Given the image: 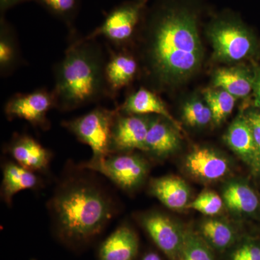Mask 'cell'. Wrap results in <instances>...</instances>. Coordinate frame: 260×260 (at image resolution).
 Listing matches in <instances>:
<instances>
[{"instance_id": "6da1fadb", "label": "cell", "mask_w": 260, "mask_h": 260, "mask_svg": "<svg viewBox=\"0 0 260 260\" xmlns=\"http://www.w3.org/2000/svg\"><path fill=\"white\" fill-rule=\"evenodd\" d=\"M145 60L158 85L184 79L199 68L203 47L198 13L188 0H160L150 12L145 37Z\"/></svg>"}, {"instance_id": "7a4b0ae2", "label": "cell", "mask_w": 260, "mask_h": 260, "mask_svg": "<svg viewBox=\"0 0 260 260\" xmlns=\"http://www.w3.org/2000/svg\"><path fill=\"white\" fill-rule=\"evenodd\" d=\"M49 208L58 237L70 246L93 240L114 215V205L107 193L84 179H72L61 184Z\"/></svg>"}, {"instance_id": "3957f363", "label": "cell", "mask_w": 260, "mask_h": 260, "mask_svg": "<svg viewBox=\"0 0 260 260\" xmlns=\"http://www.w3.org/2000/svg\"><path fill=\"white\" fill-rule=\"evenodd\" d=\"M95 39L83 37L72 42L56 64L52 90L56 109L69 112L108 97L104 77L107 59Z\"/></svg>"}, {"instance_id": "277c9868", "label": "cell", "mask_w": 260, "mask_h": 260, "mask_svg": "<svg viewBox=\"0 0 260 260\" xmlns=\"http://www.w3.org/2000/svg\"><path fill=\"white\" fill-rule=\"evenodd\" d=\"M217 59L238 61L251 55L255 42L251 32L237 18L222 15L212 22L208 30Z\"/></svg>"}, {"instance_id": "5b68a950", "label": "cell", "mask_w": 260, "mask_h": 260, "mask_svg": "<svg viewBox=\"0 0 260 260\" xmlns=\"http://www.w3.org/2000/svg\"><path fill=\"white\" fill-rule=\"evenodd\" d=\"M118 111L96 107L84 115L64 121L62 126L93 152L90 161H99L109 155L111 132Z\"/></svg>"}, {"instance_id": "8992f818", "label": "cell", "mask_w": 260, "mask_h": 260, "mask_svg": "<svg viewBox=\"0 0 260 260\" xmlns=\"http://www.w3.org/2000/svg\"><path fill=\"white\" fill-rule=\"evenodd\" d=\"M83 167L100 173L118 187L129 192L144 183L149 172L147 160L132 153L109 154L99 161L85 162Z\"/></svg>"}, {"instance_id": "52a82bcc", "label": "cell", "mask_w": 260, "mask_h": 260, "mask_svg": "<svg viewBox=\"0 0 260 260\" xmlns=\"http://www.w3.org/2000/svg\"><path fill=\"white\" fill-rule=\"evenodd\" d=\"M145 0L131 2L116 7L106 16L98 27L85 39H95L102 37L116 47H120L133 37L140 23L144 8Z\"/></svg>"}, {"instance_id": "ba28073f", "label": "cell", "mask_w": 260, "mask_h": 260, "mask_svg": "<svg viewBox=\"0 0 260 260\" xmlns=\"http://www.w3.org/2000/svg\"><path fill=\"white\" fill-rule=\"evenodd\" d=\"M53 108H56L53 92L39 89L12 97L5 105V113L9 119H24L32 126L46 130L50 126L47 114Z\"/></svg>"}, {"instance_id": "9c48e42d", "label": "cell", "mask_w": 260, "mask_h": 260, "mask_svg": "<svg viewBox=\"0 0 260 260\" xmlns=\"http://www.w3.org/2000/svg\"><path fill=\"white\" fill-rule=\"evenodd\" d=\"M151 119L148 115L125 114L118 111L111 132L109 154L131 153L134 150L145 152Z\"/></svg>"}, {"instance_id": "30bf717a", "label": "cell", "mask_w": 260, "mask_h": 260, "mask_svg": "<svg viewBox=\"0 0 260 260\" xmlns=\"http://www.w3.org/2000/svg\"><path fill=\"white\" fill-rule=\"evenodd\" d=\"M140 222L155 245L171 259H177L184 245L186 232L169 217L158 212L143 214Z\"/></svg>"}, {"instance_id": "8fae6325", "label": "cell", "mask_w": 260, "mask_h": 260, "mask_svg": "<svg viewBox=\"0 0 260 260\" xmlns=\"http://www.w3.org/2000/svg\"><path fill=\"white\" fill-rule=\"evenodd\" d=\"M184 166L192 177L204 181L220 180L231 170L226 157L208 148L194 149L186 155Z\"/></svg>"}, {"instance_id": "7c38bea8", "label": "cell", "mask_w": 260, "mask_h": 260, "mask_svg": "<svg viewBox=\"0 0 260 260\" xmlns=\"http://www.w3.org/2000/svg\"><path fill=\"white\" fill-rule=\"evenodd\" d=\"M104 69L108 97L113 99L121 89L129 85L138 70V61L124 51H110Z\"/></svg>"}, {"instance_id": "4fadbf2b", "label": "cell", "mask_w": 260, "mask_h": 260, "mask_svg": "<svg viewBox=\"0 0 260 260\" xmlns=\"http://www.w3.org/2000/svg\"><path fill=\"white\" fill-rule=\"evenodd\" d=\"M8 150L17 164L34 172L47 169L51 158L50 150L26 135H16Z\"/></svg>"}, {"instance_id": "5bb4252c", "label": "cell", "mask_w": 260, "mask_h": 260, "mask_svg": "<svg viewBox=\"0 0 260 260\" xmlns=\"http://www.w3.org/2000/svg\"><path fill=\"white\" fill-rule=\"evenodd\" d=\"M139 249V239L132 228L121 225L103 242L99 260H134Z\"/></svg>"}, {"instance_id": "9a60e30c", "label": "cell", "mask_w": 260, "mask_h": 260, "mask_svg": "<svg viewBox=\"0 0 260 260\" xmlns=\"http://www.w3.org/2000/svg\"><path fill=\"white\" fill-rule=\"evenodd\" d=\"M225 143L248 165L260 167V158L250 127L245 116H238L229 126L225 137Z\"/></svg>"}, {"instance_id": "2e32d148", "label": "cell", "mask_w": 260, "mask_h": 260, "mask_svg": "<svg viewBox=\"0 0 260 260\" xmlns=\"http://www.w3.org/2000/svg\"><path fill=\"white\" fill-rule=\"evenodd\" d=\"M166 120L162 116L152 118L147 134L145 152L157 158H165L174 153L180 145L177 128L173 127L172 123Z\"/></svg>"}, {"instance_id": "e0dca14e", "label": "cell", "mask_w": 260, "mask_h": 260, "mask_svg": "<svg viewBox=\"0 0 260 260\" xmlns=\"http://www.w3.org/2000/svg\"><path fill=\"white\" fill-rule=\"evenodd\" d=\"M151 194L169 209L180 210L190 203L191 191L186 181L175 176L154 179L150 184Z\"/></svg>"}, {"instance_id": "ac0fdd59", "label": "cell", "mask_w": 260, "mask_h": 260, "mask_svg": "<svg viewBox=\"0 0 260 260\" xmlns=\"http://www.w3.org/2000/svg\"><path fill=\"white\" fill-rule=\"evenodd\" d=\"M118 111L122 114L135 115H150L156 114L162 116L174 124L178 129H181L179 122L175 120L168 111L165 104L151 90L140 88L126 98L125 102L118 108Z\"/></svg>"}, {"instance_id": "d6986e66", "label": "cell", "mask_w": 260, "mask_h": 260, "mask_svg": "<svg viewBox=\"0 0 260 260\" xmlns=\"http://www.w3.org/2000/svg\"><path fill=\"white\" fill-rule=\"evenodd\" d=\"M39 178L32 171L17 162H8L3 169L2 197L5 203L10 205L17 193L34 189L39 185Z\"/></svg>"}, {"instance_id": "ffe728a7", "label": "cell", "mask_w": 260, "mask_h": 260, "mask_svg": "<svg viewBox=\"0 0 260 260\" xmlns=\"http://www.w3.org/2000/svg\"><path fill=\"white\" fill-rule=\"evenodd\" d=\"M213 85L236 99H243L247 97L254 89V77L243 68H221L214 75Z\"/></svg>"}, {"instance_id": "44dd1931", "label": "cell", "mask_w": 260, "mask_h": 260, "mask_svg": "<svg viewBox=\"0 0 260 260\" xmlns=\"http://www.w3.org/2000/svg\"><path fill=\"white\" fill-rule=\"evenodd\" d=\"M222 198L227 208L236 213H253L257 210L259 204L254 190L241 181L228 183L224 186Z\"/></svg>"}, {"instance_id": "7402d4cb", "label": "cell", "mask_w": 260, "mask_h": 260, "mask_svg": "<svg viewBox=\"0 0 260 260\" xmlns=\"http://www.w3.org/2000/svg\"><path fill=\"white\" fill-rule=\"evenodd\" d=\"M20 51L14 30L3 16L0 21V73L8 76L20 63Z\"/></svg>"}, {"instance_id": "603a6c76", "label": "cell", "mask_w": 260, "mask_h": 260, "mask_svg": "<svg viewBox=\"0 0 260 260\" xmlns=\"http://www.w3.org/2000/svg\"><path fill=\"white\" fill-rule=\"evenodd\" d=\"M200 237L213 249L224 251L236 240L234 229L230 224L219 219L209 218L200 225Z\"/></svg>"}, {"instance_id": "cb8c5ba5", "label": "cell", "mask_w": 260, "mask_h": 260, "mask_svg": "<svg viewBox=\"0 0 260 260\" xmlns=\"http://www.w3.org/2000/svg\"><path fill=\"white\" fill-rule=\"evenodd\" d=\"M206 104L212 114L215 124H221L232 114L235 106L236 98L220 88H208L203 92Z\"/></svg>"}, {"instance_id": "d4e9b609", "label": "cell", "mask_w": 260, "mask_h": 260, "mask_svg": "<svg viewBox=\"0 0 260 260\" xmlns=\"http://www.w3.org/2000/svg\"><path fill=\"white\" fill-rule=\"evenodd\" d=\"M210 248L200 236L186 232L184 245L176 260H215Z\"/></svg>"}, {"instance_id": "484cf974", "label": "cell", "mask_w": 260, "mask_h": 260, "mask_svg": "<svg viewBox=\"0 0 260 260\" xmlns=\"http://www.w3.org/2000/svg\"><path fill=\"white\" fill-rule=\"evenodd\" d=\"M183 119L188 125L200 127L213 121V114L208 104L198 99H191L183 107Z\"/></svg>"}, {"instance_id": "4316f807", "label": "cell", "mask_w": 260, "mask_h": 260, "mask_svg": "<svg viewBox=\"0 0 260 260\" xmlns=\"http://www.w3.org/2000/svg\"><path fill=\"white\" fill-rule=\"evenodd\" d=\"M56 18L71 25L78 12L79 0H35Z\"/></svg>"}, {"instance_id": "83f0119b", "label": "cell", "mask_w": 260, "mask_h": 260, "mask_svg": "<svg viewBox=\"0 0 260 260\" xmlns=\"http://www.w3.org/2000/svg\"><path fill=\"white\" fill-rule=\"evenodd\" d=\"M223 205V198L215 191H205L190 202L186 208L197 210L204 215L213 216L220 213Z\"/></svg>"}, {"instance_id": "f1b7e54d", "label": "cell", "mask_w": 260, "mask_h": 260, "mask_svg": "<svg viewBox=\"0 0 260 260\" xmlns=\"http://www.w3.org/2000/svg\"><path fill=\"white\" fill-rule=\"evenodd\" d=\"M231 260H260V246L246 243L233 253Z\"/></svg>"}, {"instance_id": "f546056e", "label": "cell", "mask_w": 260, "mask_h": 260, "mask_svg": "<svg viewBox=\"0 0 260 260\" xmlns=\"http://www.w3.org/2000/svg\"><path fill=\"white\" fill-rule=\"evenodd\" d=\"M245 117L252 133L260 158V113L250 112Z\"/></svg>"}, {"instance_id": "4dcf8cb0", "label": "cell", "mask_w": 260, "mask_h": 260, "mask_svg": "<svg viewBox=\"0 0 260 260\" xmlns=\"http://www.w3.org/2000/svg\"><path fill=\"white\" fill-rule=\"evenodd\" d=\"M254 90L255 94L256 104L260 109V69L256 70L254 75Z\"/></svg>"}, {"instance_id": "1f68e13d", "label": "cell", "mask_w": 260, "mask_h": 260, "mask_svg": "<svg viewBox=\"0 0 260 260\" xmlns=\"http://www.w3.org/2000/svg\"><path fill=\"white\" fill-rule=\"evenodd\" d=\"M34 1V0H0V11L4 13L15 5L25 3V2Z\"/></svg>"}, {"instance_id": "d6a6232c", "label": "cell", "mask_w": 260, "mask_h": 260, "mask_svg": "<svg viewBox=\"0 0 260 260\" xmlns=\"http://www.w3.org/2000/svg\"><path fill=\"white\" fill-rule=\"evenodd\" d=\"M141 260H162L160 256L155 252H148L145 254Z\"/></svg>"}, {"instance_id": "836d02e7", "label": "cell", "mask_w": 260, "mask_h": 260, "mask_svg": "<svg viewBox=\"0 0 260 260\" xmlns=\"http://www.w3.org/2000/svg\"><path fill=\"white\" fill-rule=\"evenodd\" d=\"M138 1H142V0H138Z\"/></svg>"}, {"instance_id": "e575fe53", "label": "cell", "mask_w": 260, "mask_h": 260, "mask_svg": "<svg viewBox=\"0 0 260 260\" xmlns=\"http://www.w3.org/2000/svg\"><path fill=\"white\" fill-rule=\"evenodd\" d=\"M32 260H35V259H32Z\"/></svg>"}, {"instance_id": "d590c367", "label": "cell", "mask_w": 260, "mask_h": 260, "mask_svg": "<svg viewBox=\"0 0 260 260\" xmlns=\"http://www.w3.org/2000/svg\"><path fill=\"white\" fill-rule=\"evenodd\" d=\"M34 1H35V0H34Z\"/></svg>"}]
</instances>
